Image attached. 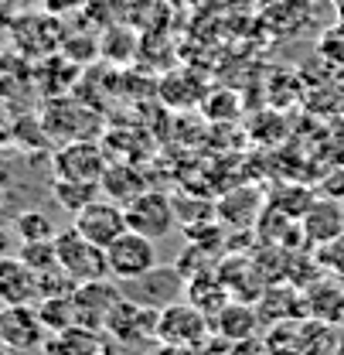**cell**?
<instances>
[{"instance_id":"cell-3","label":"cell","mask_w":344,"mask_h":355,"mask_svg":"<svg viewBox=\"0 0 344 355\" xmlns=\"http://www.w3.org/2000/svg\"><path fill=\"white\" fill-rule=\"evenodd\" d=\"M184 291H188V277L181 273V266H154L150 273L136 277V280H127L120 284V294L127 301H136L150 311H164L184 301Z\"/></svg>"},{"instance_id":"cell-12","label":"cell","mask_w":344,"mask_h":355,"mask_svg":"<svg viewBox=\"0 0 344 355\" xmlns=\"http://www.w3.org/2000/svg\"><path fill=\"white\" fill-rule=\"evenodd\" d=\"M300 232L303 243L310 250H320L327 243H334L344 232V209L341 202H331V198H317L300 219Z\"/></svg>"},{"instance_id":"cell-4","label":"cell","mask_w":344,"mask_h":355,"mask_svg":"<svg viewBox=\"0 0 344 355\" xmlns=\"http://www.w3.org/2000/svg\"><path fill=\"white\" fill-rule=\"evenodd\" d=\"M127 209V225L133 232H140V236H147V239H164L168 232L174 229V222H177V209H174V202L164 195V191H154V188H147V191H140Z\"/></svg>"},{"instance_id":"cell-25","label":"cell","mask_w":344,"mask_h":355,"mask_svg":"<svg viewBox=\"0 0 344 355\" xmlns=\"http://www.w3.org/2000/svg\"><path fill=\"white\" fill-rule=\"evenodd\" d=\"M150 355H201V349H198V352H191V349H174V345H161L157 352H150Z\"/></svg>"},{"instance_id":"cell-1","label":"cell","mask_w":344,"mask_h":355,"mask_svg":"<svg viewBox=\"0 0 344 355\" xmlns=\"http://www.w3.org/2000/svg\"><path fill=\"white\" fill-rule=\"evenodd\" d=\"M55 253H58V266H62L75 284L113 280L106 250L96 246V243H89L75 225H69V229H62V232L55 236Z\"/></svg>"},{"instance_id":"cell-6","label":"cell","mask_w":344,"mask_h":355,"mask_svg":"<svg viewBox=\"0 0 344 355\" xmlns=\"http://www.w3.org/2000/svg\"><path fill=\"white\" fill-rule=\"evenodd\" d=\"M106 257H109L113 280H116V284H127V280H136V277H143V273H150V270L157 266V246H154V239H147V236L127 229V232L106 250Z\"/></svg>"},{"instance_id":"cell-2","label":"cell","mask_w":344,"mask_h":355,"mask_svg":"<svg viewBox=\"0 0 344 355\" xmlns=\"http://www.w3.org/2000/svg\"><path fill=\"white\" fill-rule=\"evenodd\" d=\"M212 335H215L212 318L205 311H198L194 304H188V301H177V304L157 314V342L161 345L198 352L212 342Z\"/></svg>"},{"instance_id":"cell-22","label":"cell","mask_w":344,"mask_h":355,"mask_svg":"<svg viewBox=\"0 0 344 355\" xmlns=\"http://www.w3.org/2000/svg\"><path fill=\"white\" fill-rule=\"evenodd\" d=\"M317 191H320V198H331V202H344V168H331L327 175L320 178Z\"/></svg>"},{"instance_id":"cell-28","label":"cell","mask_w":344,"mask_h":355,"mask_svg":"<svg viewBox=\"0 0 344 355\" xmlns=\"http://www.w3.org/2000/svg\"><path fill=\"white\" fill-rule=\"evenodd\" d=\"M3 205H7V191H3V184H0V212H3Z\"/></svg>"},{"instance_id":"cell-15","label":"cell","mask_w":344,"mask_h":355,"mask_svg":"<svg viewBox=\"0 0 344 355\" xmlns=\"http://www.w3.org/2000/svg\"><path fill=\"white\" fill-rule=\"evenodd\" d=\"M99 188H102L113 202H120V205H129L140 191H147L140 171H133V168H127V164H113V168L106 171V178H102Z\"/></svg>"},{"instance_id":"cell-5","label":"cell","mask_w":344,"mask_h":355,"mask_svg":"<svg viewBox=\"0 0 344 355\" xmlns=\"http://www.w3.org/2000/svg\"><path fill=\"white\" fill-rule=\"evenodd\" d=\"M72 225L86 236L89 243H96V246H102V250H109L129 229L127 209H123L120 202H113V198H96V202H89L82 212L72 216Z\"/></svg>"},{"instance_id":"cell-24","label":"cell","mask_w":344,"mask_h":355,"mask_svg":"<svg viewBox=\"0 0 344 355\" xmlns=\"http://www.w3.org/2000/svg\"><path fill=\"white\" fill-rule=\"evenodd\" d=\"M10 130H14V127H10V113H7V103L0 99V137H7Z\"/></svg>"},{"instance_id":"cell-14","label":"cell","mask_w":344,"mask_h":355,"mask_svg":"<svg viewBox=\"0 0 344 355\" xmlns=\"http://www.w3.org/2000/svg\"><path fill=\"white\" fill-rule=\"evenodd\" d=\"M228 297H232V291L225 287V280L218 273H208V270L205 273H194L188 280V291H184V301L194 304L198 311H205L208 318H215L225 304H232Z\"/></svg>"},{"instance_id":"cell-16","label":"cell","mask_w":344,"mask_h":355,"mask_svg":"<svg viewBox=\"0 0 344 355\" xmlns=\"http://www.w3.org/2000/svg\"><path fill=\"white\" fill-rule=\"evenodd\" d=\"M99 191H102L99 184H86V181H69V178H55V181H51V195H55V202H58L69 216L82 212L89 202H96Z\"/></svg>"},{"instance_id":"cell-21","label":"cell","mask_w":344,"mask_h":355,"mask_svg":"<svg viewBox=\"0 0 344 355\" xmlns=\"http://www.w3.org/2000/svg\"><path fill=\"white\" fill-rule=\"evenodd\" d=\"M314 257H317V266H320L324 273H331V277L344 280V232L334 239V243L314 250Z\"/></svg>"},{"instance_id":"cell-26","label":"cell","mask_w":344,"mask_h":355,"mask_svg":"<svg viewBox=\"0 0 344 355\" xmlns=\"http://www.w3.org/2000/svg\"><path fill=\"white\" fill-rule=\"evenodd\" d=\"M10 253V236H7V229L0 225V257H7Z\"/></svg>"},{"instance_id":"cell-20","label":"cell","mask_w":344,"mask_h":355,"mask_svg":"<svg viewBox=\"0 0 344 355\" xmlns=\"http://www.w3.org/2000/svg\"><path fill=\"white\" fill-rule=\"evenodd\" d=\"M24 263L31 266L35 273H48L58 266V253H55V239L51 243H21V253H17Z\"/></svg>"},{"instance_id":"cell-18","label":"cell","mask_w":344,"mask_h":355,"mask_svg":"<svg viewBox=\"0 0 344 355\" xmlns=\"http://www.w3.org/2000/svg\"><path fill=\"white\" fill-rule=\"evenodd\" d=\"M38 314H42L44 328L51 335H62L75 324V304H72V294L69 297H44L38 301Z\"/></svg>"},{"instance_id":"cell-30","label":"cell","mask_w":344,"mask_h":355,"mask_svg":"<svg viewBox=\"0 0 344 355\" xmlns=\"http://www.w3.org/2000/svg\"><path fill=\"white\" fill-rule=\"evenodd\" d=\"M341 209H344V202H341Z\"/></svg>"},{"instance_id":"cell-19","label":"cell","mask_w":344,"mask_h":355,"mask_svg":"<svg viewBox=\"0 0 344 355\" xmlns=\"http://www.w3.org/2000/svg\"><path fill=\"white\" fill-rule=\"evenodd\" d=\"M317 55H320L331 69H344V21L331 24V28L320 35V42H317Z\"/></svg>"},{"instance_id":"cell-17","label":"cell","mask_w":344,"mask_h":355,"mask_svg":"<svg viewBox=\"0 0 344 355\" xmlns=\"http://www.w3.org/2000/svg\"><path fill=\"white\" fill-rule=\"evenodd\" d=\"M14 232L21 236V243H51L58 236L55 222L44 216L42 209H24L14 219Z\"/></svg>"},{"instance_id":"cell-13","label":"cell","mask_w":344,"mask_h":355,"mask_svg":"<svg viewBox=\"0 0 344 355\" xmlns=\"http://www.w3.org/2000/svg\"><path fill=\"white\" fill-rule=\"evenodd\" d=\"M212 328H215V338L246 342V338H256L259 314L256 308H249V301H232L212 318Z\"/></svg>"},{"instance_id":"cell-27","label":"cell","mask_w":344,"mask_h":355,"mask_svg":"<svg viewBox=\"0 0 344 355\" xmlns=\"http://www.w3.org/2000/svg\"><path fill=\"white\" fill-rule=\"evenodd\" d=\"M334 7H338V21H344V0H334Z\"/></svg>"},{"instance_id":"cell-23","label":"cell","mask_w":344,"mask_h":355,"mask_svg":"<svg viewBox=\"0 0 344 355\" xmlns=\"http://www.w3.org/2000/svg\"><path fill=\"white\" fill-rule=\"evenodd\" d=\"M228 355H269V345L259 338H246V342H232Z\"/></svg>"},{"instance_id":"cell-8","label":"cell","mask_w":344,"mask_h":355,"mask_svg":"<svg viewBox=\"0 0 344 355\" xmlns=\"http://www.w3.org/2000/svg\"><path fill=\"white\" fill-rule=\"evenodd\" d=\"M44 328L38 304H14V308H0V342L14 352H31L44 345Z\"/></svg>"},{"instance_id":"cell-10","label":"cell","mask_w":344,"mask_h":355,"mask_svg":"<svg viewBox=\"0 0 344 355\" xmlns=\"http://www.w3.org/2000/svg\"><path fill=\"white\" fill-rule=\"evenodd\" d=\"M120 297H123L120 294V284H113V280L79 284L75 294H72L75 324H82V328H106V318H109V311L116 308Z\"/></svg>"},{"instance_id":"cell-7","label":"cell","mask_w":344,"mask_h":355,"mask_svg":"<svg viewBox=\"0 0 344 355\" xmlns=\"http://www.w3.org/2000/svg\"><path fill=\"white\" fill-rule=\"evenodd\" d=\"M106 171H109V164L96 140H69L62 150H55V178L102 184Z\"/></svg>"},{"instance_id":"cell-9","label":"cell","mask_w":344,"mask_h":355,"mask_svg":"<svg viewBox=\"0 0 344 355\" xmlns=\"http://www.w3.org/2000/svg\"><path fill=\"white\" fill-rule=\"evenodd\" d=\"M157 314L161 311H150V308H143V304H136V301L120 297L116 308L109 311V318H106V331L120 345L150 342V338H157Z\"/></svg>"},{"instance_id":"cell-29","label":"cell","mask_w":344,"mask_h":355,"mask_svg":"<svg viewBox=\"0 0 344 355\" xmlns=\"http://www.w3.org/2000/svg\"><path fill=\"white\" fill-rule=\"evenodd\" d=\"M0 355H14V349H7V345L0 342Z\"/></svg>"},{"instance_id":"cell-11","label":"cell","mask_w":344,"mask_h":355,"mask_svg":"<svg viewBox=\"0 0 344 355\" xmlns=\"http://www.w3.org/2000/svg\"><path fill=\"white\" fill-rule=\"evenodd\" d=\"M42 301V287H38V273L24 263L21 257H0V308H14V304H38Z\"/></svg>"}]
</instances>
